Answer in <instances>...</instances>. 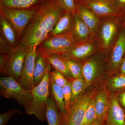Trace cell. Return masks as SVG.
<instances>
[{"instance_id": "484cf974", "label": "cell", "mask_w": 125, "mask_h": 125, "mask_svg": "<svg viewBox=\"0 0 125 125\" xmlns=\"http://www.w3.org/2000/svg\"><path fill=\"white\" fill-rule=\"evenodd\" d=\"M66 62L67 68L73 78L75 79L83 77L82 62L75 61L66 58Z\"/></svg>"}, {"instance_id": "e575fe53", "label": "cell", "mask_w": 125, "mask_h": 125, "mask_svg": "<svg viewBox=\"0 0 125 125\" xmlns=\"http://www.w3.org/2000/svg\"><path fill=\"white\" fill-rule=\"evenodd\" d=\"M116 5L122 9L125 6V0H113Z\"/></svg>"}, {"instance_id": "4fadbf2b", "label": "cell", "mask_w": 125, "mask_h": 125, "mask_svg": "<svg viewBox=\"0 0 125 125\" xmlns=\"http://www.w3.org/2000/svg\"><path fill=\"white\" fill-rule=\"evenodd\" d=\"M108 52H109V71L113 73L120 67L125 56V30L120 31L115 42Z\"/></svg>"}, {"instance_id": "e0dca14e", "label": "cell", "mask_w": 125, "mask_h": 125, "mask_svg": "<svg viewBox=\"0 0 125 125\" xmlns=\"http://www.w3.org/2000/svg\"><path fill=\"white\" fill-rule=\"evenodd\" d=\"M71 35L78 43L93 39L89 28L76 13L74 15V25Z\"/></svg>"}, {"instance_id": "83f0119b", "label": "cell", "mask_w": 125, "mask_h": 125, "mask_svg": "<svg viewBox=\"0 0 125 125\" xmlns=\"http://www.w3.org/2000/svg\"><path fill=\"white\" fill-rule=\"evenodd\" d=\"M49 77L50 80L62 87L69 82V80L66 79L64 76L57 70L55 69L53 71H50Z\"/></svg>"}, {"instance_id": "f1b7e54d", "label": "cell", "mask_w": 125, "mask_h": 125, "mask_svg": "<svg viewBox=\"0 0 125 125\" xmlns=\"http://www.w3.org/2000/svg\"><path fill=\"white\" fill-rule=\"evenodd\" d=\"M59 5L66 11L71 12L73 14L76 13V0H56Z\"/></svg>"}, {"instance_id": "ac0fdd59", "label": "cell", "mask_w": 125, "mask_h": 125, "mask_svg": "<svg viewBox=\"0 0 125 125\" xmlns=\"http://www.w3.org/2000/svg\"><path fill=\"white\" fill-rule=\"evenodd\" d=\"M0 32L2 36L14 48L19 44L17 32L13 25L6 18L0 15Z\"/></svg>"}, {"instance_id": "52a82bcc", "label": "cell", "mask_w": 125, "mask_h": 125, "mask_svg": "<svg viewBox=\"0 0 125 125\" xmlns=\"http://www.w3.org/2000/svg\"><path fill=\"white\" fill-rule=\"evenodd\" d=\"M38 9L26 10L0 7V15L6 18L13 25L19 43L23 31Z\"/></svg>"}, {"instance_id": "277c9868", "label": "cell", "mask_w": 125, "mask_h": 125, "mask_svg": "<svg viewBox=\"0 0 125 125\" xmlns=\"http://www.w3.org/2000/svg\"><path fill=\"white\" fill-rule=\"evenodd\" d=\"M0 94L5 98L15 99L24 107L29 104L32 98L31 90L25 89L13 77L10 76L1 78Z\"/></svg>"}, {"instance_id": "5b68a950", "label": "cell", "mask_w": 125, "mask_h": 125, "mask_svg": "<svg viewBox=\"0 0 125 125\" xmlns=\"http://www.w3.org/2000/svg\"><path fill=\"white\" fill-rule=\"evenodd\" d=\"M77 43L71 35H54L49 36L40 43L37 47V51L42 55L65 54Z\"/></svg>"}, {"instance_id": "d6a6232c", "label": "cell", "mask_w": 125, "mask_h": 125, "mask_svg": "<svg viewBox=\"0 0 125 125\" xmlns=\"http://www.w3.org/2000/svg\"><path fill=\"white\" fill-rule=\"evenodd\" d=\"M15 48L13 47L2 36H0V54L10 55Z\"/></svg>"}, {"instance_id": "d6986e66", "label": "cell", "mask_w": 125, "mask_h": 125, "mask_svg": "<svg viewBox=\"0 0 125 125\" xmlns=\"http://www.w3.org/2000/svg\"><path fill=\"white\" fill-rule=\"evenodd\" d=\"M42 55L51 66L61 72L65 78L69 79V81L73 78L67 68L66 62V58L63 54L52 53Z\"/></svg>"}, {"instance_id": "ffe728a7", "label": "cell", "mask_w": 125, "mask_h": 125, "mask_svg": "<svg viewBox=\"0 0 125 125\" xmlns=\"http://www.w3.org/2000/svg\"><path fill=\"white\" fill-rule=\"evenodd\" d=\"M48 0H0V7L22 9H38Z\"/></svg>"}, {"instance_id": "836d02e7", "label": "cell", "mask_w": 125, "mask_h": 125, "mask_svg": "<svg viewBox=\"0 0 125 125\" xmlns=\"http://www.w3.org/2000/svg\"><path fill=\"white\" fill-rule=\"evenodd\" d=\"M9 55L0 54V71L2 70L5 63L8 59Z\"/></svg>"}, {"instance_id": "3957f363", "label": "cell", "mask_w": 125, "mask_h": 125, "mask_svg": "<svg viewBox=\"0 0 125 125\" xmlns=\"http://www.w3.org/2000/svg\"><path fill=\"white\" fill-rule=\"evenodd\" d=\"M121 16L101 18L96 39L99 51L103 53H108L117 39L120 32Z\"/></svg>"}, {"instance_id": "9a60e30c", "label": "cell", "mask_w": 125, "mask_h": 125, "mask_svg": "<svg viewBox=\"0 0 125 125\" xmlns=\"http://www.w3.org/2000/svg\"><path fill=\"white\" fill-rule=\"evenodd\" d=\"M76 2V13L89 28L92 38L96 39L101 18L84 5Z\"/></svg>"}, {"instance_id": "d590c367", "label": "cell", "mask_w": 125, "mask_h": 125, "mask_svg": "<svg viewBox=\"0 0 125 125\" xmlns=\"http://www.w3.org/2000/svg\"><path fill=\"white\" fill-rule=\"evenodd\" d=\"M120 71L121 74L125 75V55L120 66Z\"/></svg>"}, {"instance_id": "8d00e7d4", "label": "cell", "mask_w": 125, "mask_h": 125, "mask_svg": "<svg viewBox=\"0 0 125 125\" xmlns=\"http://www.w3.org/2000/svg\"><path fill=\"white\" fill-rule=\"evenodd\" d=\"M120 100L122 105L125 107V92H123L120 95Z\"/></svg>"}, {"instance_id": "8fae6325", "label": "cell", "mask_w": 125, "mask_h": 125, "mask_svg": "<svg viewBox=\"0 0 125 125\" xmlns=\"http://www.w3.org/2000/svg\"><path fill=\"white\" fill-rule=\"evenodd\" d=\"M37 54V46L30 47L25 59L19 83L27 90H31L34 87L33 76Z\"/></svg>"}, {"instance_id": "7a4b0ae2", "label": "cell", "mask_w": 125, "mask_h": 125, "mask_svg": "<svg viewBox=\"0 0 125 125\" xmlns=\"http://www.w3.org/2000/svg\"><path fill=\"white\" fill-rule=\"evenodd\" d=\"M51 69V66L47 62L45 76L40 83L31 90L32 100L28 105L24 107L26 114L34 115L39 121H41L46 120V112L47 102L49 97V73Z\"/></svg>"}, {"instance_id": "44dd1931", "label": "cell", "mask_w": 125, "mask_h": 125, "mask_svg": "<svg viewBox=\"0 0 125 125\" xmlns=\"http://www.w3.org/2000/svg\"><path fill=\"white\" fill-rule=\"evenodd\" d=\"M46 117L48 125H64V116L59 111L52 94L47 102Z\"/></svg>"}, {"instance_id": "f546056e", "label": "cell", "mask_w": 125, "mask_h": 125, "mask_svg": "<svg viewBox=\"0 0 125 125\" xmlns=\"http://www.w3.org/2000/svg\"><path fill=\"white\" fill-rule=\"evenodd\" d=\"M109 85L112 89L116 90L125 88V75H118L112 77L109 81Z\"/></svg>"}, {"instance_id": "30bf717a", "label": "cell", "mask_w": 125, "mask_h": 125, "mask_svg": "<svg viewBox=\"0 0 125 125\" xmlns=\"http://www.w3.org/2000/svg\"><path fill=\"white\" fill-rule=\"evenodd\" d=\"M79 2L90 9L101 18L122 15V10L116 5L113 0H94L90 2Z\"/></svg>"}, {"instance_id": "ba28073f", "label": "cell", "mask_w": 125, "mask_h": 125, "mask_svg": "<svg viewBox=\"0 0 125 125\" xmlns=\"http://www.w3.org/2000/svg\"><path fill=\"white\" fill-rule=\"evenodd\" d=\"M29 48L20 43L9 55L2 70L0 71V73L7 76H13L19 83Z\"/></svg>"}, {"instance_id": "9c48e42d", "label": "cell", "mask_w": 125, "mask_h": 125, "mask_svg": "<svg viewBox=\"0 0 125 125\" xmlns=\"http://www.w3.org/2000/svg\"><path fill=\"white\" fill-rule=\"evenodd\" d=\"M100 51L96 39L77 43L70 50L63 54L67 59L82 62Z\"/></svg>"}, {"instance_id": "8992f818", "label": "cell", "mask_w": 125, "mask_h": 125, "mask_svg": "<svg viewBox=\"0 0 125 125\" xmlns=\"http://www.w3.org/2000/svg\"><path fill=\"white\" fill-rule=\"evenodd\" d=\"M95 93L94 90L83 94L71 103L64 117V125H82L86 110Z\"/></svg>"}, {"instance_id": "4316f807", "label": "cell", "mask_w": 125, "mask_h": 125, "mask_svg": "<svg viewBox=\"0 0 125 125\" xmlns=\"http://www.w3.org/2000/svg\"><path fill=\"white\" fill-rule=\"evenodd\" d=\"M94 97L92 98L85 112L81 125H89L97 120V115L94 106Z\"/></svg>"}, {"instance_id": "7402d4cb", "label": "cell", "mask_w": 125, "mask_h": 125, "mask_svg": "<svg viewBox=\"0 0 125 125\" xmlns=\"http://www.w3.org/2000/svg\"><path fill=\"white\" fill-rule=\"evenodd\" d=\"M109 106L107 93L105 89L98 92L94 97V106L97 119L105 121Z\"/></svg>"}, {"instance_id": "7c38bea8", "label": "cell", "mask_w": 125, "mask_h": 125, "mask_svg": "<svg viewBox=\"0 0 125 125\" xmlns=\"http://www.w3.org/2000/svg\"><path fill=\"white\" fill-rule=\"evenodd\" d=\"M83 75L86 88L91 85L103 71L104 64L99 55H94L82 63Z\"/></svg>"}, {"instance_id": "d4e9b609", "label": "cell", "mask_w": 125, "mask_h": 125, "mask_svg": "<svg viewBox=\"0 0 125 125\" xmlns=\"http://www.w3.org/2000/svg\"><path fill=\"white\" fill-rule=\"evenodd\" d=\"M69 81L71 83V103L75 101L81 96L83 92L86 88L85 81L83 77L75 79L73 78Z\"/></svg>"}, {"instance_id": "6da1fadb", "label": "cell", "mask_w": 125, "mask_h": 125, "mask_svg": "<svg viewBox=\"0 0 125 125\" xmlns=\"http://www.w3.org/2000/svg\"><path fill=\"white\" fill-rule=\"evenodd\" d=\"M65 11L56 0H48L36 11L23 31L20 43L28 47L37 46L49 37Z\"/></svg>"}, {"instance_id": "cb8c5ba5", "label": "cell", "mask_w": 125, "mask_h": 125, "mask_svg": "<svg viewBox=\"0 0 125 125\" xmlns=\"http://www.w3.org/2000/svg\"><path fill=\"white\" fill-rule=\"evenodd\" d=\"M50 91L59 111L63 116L66 113L62 87L50 80Z\"/></svg>"}, {"instance_id": "2e32d148", "label": "cell", "mask_w": 125, "mask_h": 125, "mask_svg": "<svg viewBox=\"0 0 125 125\" xmlns=\"http://www.w3.org/2000/svg\"><path fill=\"white\" fill-rule=\"evenodd\" d=\"M74 15L65 11L57 21L49 36L54 35H71L74 25Z\"/></svg>"}, {"instance_id": "1f68e13d", "label": "cell", "mask_w": 125, "mask_h": 125, "mask_svg": "<svg viewBox=\"0 0 125 125\" xmlns=\"http://www.w3.org/2000/svg\"><path fill=\"white\" fill-rule=\"evenodd\" d=\"M62 89L66 109L67 111L71 103L72 89L70 81H69L66 84L64 85L62 87Z\"/></svg>"}, {"instance_id": "4dcf8cb0", "label": "cell", "mask_w": 125, "mask_h": 125, "mask_svg": "<svg viewBox=\"0 0 125 125\" xmlns=\"http://www.w3.org/2000/svg\"><path fill=\"white\" fill-rule=\"evenodd\" d=\"M22 112L17 108L12 109L0 114V125H6L12 116L16 114H21Z\"/></svg>"}, {"instance_id": "603a6c76", "label": "cell", "mask_w": 125, "mask_h": 125, "mask_svg": "<svg viewBox=\"0 0 125 125\" xmlns=\"http://www.w3.org/2000/svg\"><path fill=\"white\" fill-rule=\"evenodd\" d=\"M37 53L33 76L34 87L37 86L42 80L46 72L47 65L44 57Z\"/></svg>"}, {"instance_id": "f35d334b", "label": "cell", "mask_w": 125, "mask_h": 125, "mask_svg": "<svg viewBox=\"0 0 125 125\" xmlns=\"http://www.w3.org/2000/svg\"><path fill=\"white\" fill-rule=\"evenodd\" d=\"M94 0H76V2H87L93 1Z\"/></svg>"}, {"instance_id": "5bb4252c", "label": "cell", "mask_w": 125, "mask_h": 125, "mask_svg": "<svg viewBox=\"0 0 125 125\" xmlns=\"http://www.w3.org/2000/svg\"><path fill=\"white\" fill-rule=\"evenodd\" d=\"M105 125H125V115L116 96L109 99V106L105 118Z\"/></svg>"}, {"instance_id": "74e56055", "label": "cell", "mask_w": 125, "mask_h": 125, "mask_svg": "<svg viewBox=\"0 0 125 125\" xmlns=\"http://www.w3.org/2000/svg\"><path fill=\"white\" fill-rule=\"evenodd\" d=\"M104 121L97 119L94 122L89 125H103Z\"/></svg>"}]
</instances>
